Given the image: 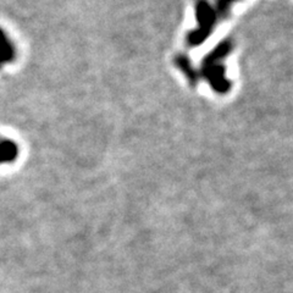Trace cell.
<instances>
[{"label":"cell","instance_id":"obj_2","mask_svg":"<svg viewBox=\"0 0 293 293\" xmlns=\"http://www.w3.org/2000/svg\"><path fill=\"white\" fill-rule=\"evenodd\" d=\"M12 48L11 44L8 42V38L5 37L4 33L0 31V65L5 62H9L12 58Z\"/></svg>","mask_w":293,"mask_h":293},{"label":"cell","instance_id":"obj_1","mask_svg":"<svg viewBox=\"0 0 293 293\" xmlns=\"http://www.w3.org/2000/svg\"><path fill=\"white\" fill-rule=\"evenodd\" d=\"M197 14L199 22H200V30L193 32L190 36V42L192 44H199L203 42L206 37L212 24H214V11H212L206 0H198L197 2Z\"/></svg>","mask_w":293,"mask_h":293}]
</instances>
